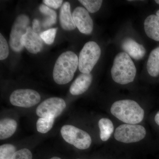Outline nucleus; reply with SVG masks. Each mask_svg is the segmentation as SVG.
I'll return each instance as SVG.
<instances>
[{
    "label": "nucleus",
    "mask_w": 159,
    "mask_h": 159,
    "mask_svg": "<svg viewBox=\"0 0 159 159\" xmlns=\"http://www.w3.org/2000/svg\"><path fill=\"white\" fill-rule=\"evenodd\" d=\"M78 57L73 51L64 52L60 55L54 65L53 76L58 84L70 82L78 66Z\"/></svg>",
    "instance_id": "f257e3e1"
},
{
    "label": "nucleus",
    "mask_w": 159,
    "mask_h": 159,
    "mask_svg": "<svg viewBox=\"0 0 159 159\" xmlns=\"http://www.w3.org/2000/svg\"><path fill=\"white\" fill-rule=\"evenodd\" d=\"M111 112L114 116L127 124L140 123L144 117L143 109L136 102L129 99L116 101L112 105Z\"/></svg>",
    "instance_id": "f03ea898"
},
{
    "label": "nucleus",
    "mask_w": 159,
    "mask_h": 159,
    "mask_svg": "<svg viewBox=\"0 0 159 159\" xmlns=\"http://www.w3.org/2000/svg\"><path fill=\"white\" fill-rule=\"evenodd\" d=\"M136 71L135 66L129 55L122 52L117 54L114 59L111 74L115 82L125 84L134 81Z\"/></svg>",
    "instance_id": "7ed1b4c3"
},
{
    "label": "nucleus",
    "mask_w": 159,
    "mask_h": 159,
    "mask_svg": "<svg viewBox=\"0 0 159 159\" xmlns=\"http://www.w3.org/2000/svg\"><path fill=\"white\" fill-rule=\"evenodd\" d=\"M101 49L98 44L94 41L85 43L80 53L78 68L83 74H90L99 60Z\"/></svg>",
    "instance_id": "20e7f679"
},
{
    "label": "nucleus",
    "mask_w": 159,
    "mask_h": 159,
    "mask_svg": "<svg viewBox=\"0 0 159 159\" xmlns=\"http://www.w3.org/2000/svg\"><path fill=\"white\" fill-rule=\"evenodd\" d=\"M61 133L66 142L78 149H87L92 143V139L87 132L74 125H63L61 129Z\"/></svg>",
    "instance_id": "39448f33"
},
{
    "label": "nucleus",
    "mask_w": 159,
    "mask_h": 159,
    "mask_svg": "<svg viewBox=\"0 0 159 159\" xmlns=\"http://www.w3.org/2000/svg\"><path fill=\"white\" fill-rule=\"evenodd\" d=\"M146 134V130L142 125L125 124L117 127L114 137L119 142L131 143L141 141L145 138Z\"/></svg>",
    "instance_id": "423d86ee"
},
{
    "label": "nucleus",
    "mask_w": 159,
    "mask_h": 159,
    "mask_svg": "<svg viewBox=\"0 0 159 159\" xmlns=\"http://www.w3.org/2000/svg\"><path fill=\"white\" fill-rule=\"evenodd\" d=\"M66 106L63 99L51 97L46 99L38 106L36 113L40 118L55 119L62 113Z\"/></svg>",
    "instance_id": "0eeeda50"
},
{
    "label": "nucleus",
    "mask_w": 159,
    "mask_h": 159,
    "mask_svg": "<svg viewBox=\"0 0 159 159\" xmlns=\"http://www.w3.org/2000/svg\"><path fill=\"white\" fill-rule=\"evenodd\" d=\"M30 20L25 15L19 16L12 25L9 39V44L15 52H20L24 47L21 44V39L27 32Z\"/></svg>",
    "instance_id": "6e6552de"
},
{
    "label": "nucleus",
    "mask_w": 159,
    "mask_h": 159,
    "mask_svg": "<svg viewBox=\"0 0 159 159\" xmlns=\"http://www.w3.org/2000/svg\"><path fill=\"white\" fill-rule=\"evenodd\" d=\"M11 104L15 106L29 108L38 104L41 100L40 95L34 90L17 89L12 92L9 97Z\"/></svg>",
    "instance_id": "1a4fd4ad"
},
{
    "label": "nucleus",
    "mask_w": 159,
    "mask_h": 159,
    "mask_svg": "<svg viewBox=\"0 0 159 159\" xmlns=\"http://www.w3.org/2000/svg\"><path fill=\"white\" fill-rule=\"evenodd\" d=\"M73 19L75 25L83 34H91L93 29V22L88 11L82 7H77L73 12Z\"/></svg>",
    "instance_id": "9d476101"
},
{
    "label": "nucleus",
    "mask_w": 159,
    "mask_h": 159,
    "mask_svg": "<svg viewBox=\"0 0 159 159\" xmlns=\"http://www.w3.org/2000/svg\"><path fill=\"white\" fill-rule=\"evenodd\" d=\"M20 42L31 54H37L43 48V40L40 34L34 32L32 28L29 26L27 32L22 37Z\"/></svg>",
    "instance_id": "9b49d317"
},
{
    "label": "nucleus",
    "mask_w": 159,
    "mask_h": 159,
    "mask_svg": "<svg viewBox=\"0 0 159 159\" xmlns=\"http://www.w3.org/2000/svg\"><path fill=\"white\" fill-rule=\"evenodd\" d=\"M122 48L126 54L138 60L143 58L146 53L145 49L142 45L131 38H126L123 40Z\"/></svg>",
    "instance_id": "f8f14e48"
},
{
    "label": "nucleus",
    "mask_w": 159,
    "mask_h": 159,
    "mask_svg": "<svg viewBox=\"0 0 159 159\" xmlns=\"http://www.w3.org/2000/svg\"><path fill=\"white\" fill-rule=\"evenodd\" d=\"M93 80L91 74H82L75 79L71 84L70 91L74 96L81 95L85 93L90 86Z\"/></svg>",
    "instance_id": "ddd939ff"
},
{
    "label": "nucleus",
    "mask_w": 159,
    "mask_h": 159,
    "mask_svg": "<svg viewBox=\"0 0 159 159\" xmlns=\"http://www.w3.org/2000/svg\"><path fill=\"white\" fill-rule=\"evenodd\" d=\"M59 20L61 26L64 30L71 31L76 28L69 2H66L61 6L60 11Z\"/></svg>",
    "instance_id": "4468645a"
},
{
    "label": "nucleus",
    "mask_w": 159,
    "mask_h": 159,
    "mask_svg": "<svg viewBox=\"0 0 159 159\" xmlns=\"http://www.w3.org/2000/svg\"><path fill=\"white\" fill-rule=\"evenodd\" d=\"M144 29L148 37L159 41V16L152 15L146 18L144 22Z\"/></svg>",
    "instance_id": "2eb2a0df"
},
{
    "label": "nucleus",
    "mask_w": 159,
    "mask_h": 159,
    "mask_svg": "<svg viewBox=\"0 0 159 159\" xmlns=\"http://www.w3.org/2000/svg\"><path fill=\"white\" fill-rule=\"evenodd\" d=\"M17 128V122L14 119L6 118L0 121V139L4 140L10 138Z\"/></svg>",
    "instance_id": "dca6fc26"
},
{
    "label": "nucleus",
    "mask_w": 159,
    "mask_h": 159,
    "mask_svg": "<svg viewBox=\"0 0 159 159\" xmlns=\"http://www.w3.org/2000/svg\"><path fill=\"white\" fill-rule=\"evenodd\" d=\"M148 73L152 77H157L159 74V48L151 51L147 63Z\"/></svg>",
    "instance_id": "f3484780"
},
{
    "label": "nucleus",
    "mask_w": 159,
    "mask_h": 159,
    "mask_svg": "<svg viewBox=\"0 0 159 159\" xmlns=\"http://www.w3.org/2000/svg\"><path fill=\"white\" fill-rule=\"evenodd\" d=\"M98 125L100 129V138L103 142L108 140L113 132L114 127L110 119L102 118L99 120Z\"/></svg>",
    "instance_id": "a211bd4d"
},
{
    "label": "nucleus",
    "mask_w": 159,
    "mask_h": 159,
    "mask_svg": "<svg viewBox=\"0 0 159 159\" xmlns=\"http://www.w3.org/2000/svg\"><path fill=\"white\" fill-rule=\"evenodd\" d=\"M39 10L43 14L48 16L43 23L44 28H48L55 24L57 20V13L53 9L49 8L48 6L41 5L39 6Z\"/></svg>",
    "instance_id": "6ab92c4d"
},
{
    "label": "nucleus",
    "mask_w": 159,
    "mask_h": 159,
    "mask_svg": "<svg viewBox=\"0 0 159 159\" xmlns=\"http://www.w3.org/2000/svg\"><path fill=\"white\" fill-rule=\"evenodd\" d=\"M54 121V119L40 118L36 122L38 131L41 133H47L52 129Z\"/></svg>",
    "instance_id": "aec40b11"
},
{
    "label": "nucleus",
    "mask_w": 159,
    "mask_h": 159,
    "mask_svg": "<svg viewBox=\"0 0 159 159\" xmlns=\"http://www.w3.org/2000/svg\"><path fill=\"white\" fill-rule=\"evenodd\" d=\"M16 152V148L11 144H6L0 146V159H11Z\"/></svg>",
    "instance_id": "412c9836"
},
{
    "label": "nucleus",
    "mask_w": 159,
    "mask_h": 159,
    "mask_svg": "<svg viewBox=\"0 0 159 159\" xmlns=\"http://www.w3.org/2000/svg\"><path fill=\"white\" fill-rule=\"evenodd\" d=\"M79 2L91 13H94L98 11L102 3V1L101 0H80Z\"/></svg>",
    "instance_id": "4be33fe9"
},
{
    "label": "nucleus",
    "mask_w": 159,
    "mask_h": 159,
    "mask_svg": "<svg viewBox=\"0 0 159 159\" xmlns=\"http://www.w3.org/2000/svg\"><path fill=\"white\" fill-rule=\"evenodd\" d=\"M57 31V29L55 28L48 29L42 32L40 34V36L43 41L46 44L51 45L54 42Z\"/></svg>",
    "instance_id": "5701e85b"
},
{
    "label": "nucleus",
    "mask_w": 159,
    "mask_h": 159,
    "mask_svg": "<svg viewBox=\"0 0 159 159\" xmlns=\"http://www.w3.org/2000/svg\"><path fill=\"white\" fill-rule=\"evenodd\" d=\"M9 49L8 43L6 39L0 34V60L6 59L9 56Z\"/></svg>",
    "instance_id": "b1692460"
},
{
    "label": "nucleus",
    "mask_w": 159,
    "mask_h": 159,
    "mask_svg": "<svg viewBox=\"0 0 159 159\" xmlns=\"http://www.w3.org/2000/svg\"><path fill=\"white\" fill-rule=\"evenodd\" d=\"M11 159H32V153L28 148H22L16 151Z\"/></svg>",
    "instance_id": "393cba45"
},
{
    "label": "nucleus",
    "mask_w": 159,
    "mask_h": 159,
    "mask_svg": "<svg viewBox=\"0 0 159 159\" xmlns=\"http://www.w3.org/2000/svg\"><path fill=\"white\" fill-rule=\"evenodd\" d=\"M43 2L48 7L57 9L62 5V0H44Z\"/></svg>",
    "instance_id": "a878e982"
},
{
    "label": "nucleus",
    "mask_w": 159,
    "mask_h": 159,
    "mask_svg": "<svg viewBox=\"0 0 159 159\" xmlns=\"http://www.w3.org/2000/svg\"><path fill=\"white\" fill-rule=\"evenodd\" d=\"M32 29L35 33H38L40 30L39 22L37 19H34L32 22Z\"/></svg>",
    "instance_id": "bb28decb"
},
{
    "label": "nucleus",
    "mask_w": 159,
    "mask_h": 159,
    "mask_svg": "<svg viewBox=\"0 0 159 159\" xmlns=\"http://www.w3.org/2000/svg\"><path fill=\"white\" fill-rule=\"evenodd\" d=\"M155 121L159 126V111L156 115L155 117Z\"/></svg>",
    "instance_id": "cd10ccee"
},
{
    "label": "nucleus",
    "mask_w": 159,
    "mask_h": 159,
    "mask_svg": "<svg viewBox=\"0 0 159 159\" xmlns=\"http://www.w3.org/2000/svg\"><path fill=\"white\" fill-rule=\"evenodd\" d=\"M49 159H61L60 158L58 157H53Z\"/></svg>",
    "instance_id": "c85d7f7f"
},
{
    "label": "nucleus",
    "mask_w": 159,
    "mask_h": 159,
    "mask_svg": "<svg viewBox=\"0 0 159 159\" xmlns=\"http://www.w3.org/2000/svg\"><path fill=\"white\" fill-rule=\"evenodd\" d=\"M156 15L157 16H159V10H158V11H157L156 13Z\"/></svg>",
    "instance_id": "c756f323"
},
{
    "label": "nucleus",
    "mask_w": 159,
    "mask_h": 159,
    "mask_svg": "<svg viewBox=\"0 0 159 159\" xmlns=\"http://www.w3.org/2000/svg\"><path fill=\"white\" fill-rule=\"evenodd\" d=\"M155 2L156 3H157V4H159V0H156Z\"/></svg>",
    "instance_id": "7c9ffc66"
},
{
    "label": "nucleus",
    "mask_w": 159,
    "mask_h": 159,
    "mask_svg": "<svg viewBox=\"0 0 159 159\" xmlns=\"http://www.w3.org/2000/svg\"></svg>",
    "instance_id": "2f4dec72"
}]
</instances>
